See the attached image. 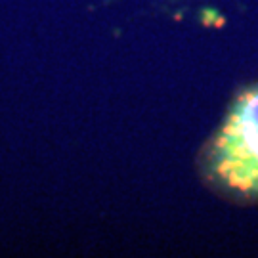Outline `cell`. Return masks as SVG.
<instances>
[{
	"mask_svg": "<svg viewBox=\"0 0 258 258\" xmlns=\"http://www.w3.org/2000/svg\"><path fill=\"white\" fill-rule=\"evenodd\" d=\"M207 159L209 172L220 187L258 199V86L233 102Z\"/></svg>",
	"mask_w": 258,
	"mask_h": 258,
	"instance_id": "cell-1",
	"label": "cell"
}]
</instances>
